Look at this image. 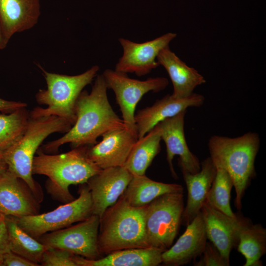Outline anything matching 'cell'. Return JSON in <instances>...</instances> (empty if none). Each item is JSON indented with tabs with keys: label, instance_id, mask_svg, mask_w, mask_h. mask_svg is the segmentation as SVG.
Here are the masks:
<instances>
[{
	"label": "cell",
	"instance_id": "6da1fadb",
	"mask_svg": "<svg viewBox=\"0 0 266 266\" xmlns=\"http://www.w3.org/2000/svg\"><path fill=\"white\" fill-rule=\"evenodd\" d=\"M90 93L84 90L75 105L76 121L65 135L43 146L42 152H56L69 143L73 148L93 145L103 133L116 129L127 127L114 111L108 99V89L103 76L97 75Z\"/></svg>",
	"mask_w": 266,
	"mask_h": 266
},
{
	"label": "cell",
	"instance_id": "7a4b0ae2",
	"mask_svg": "<svg viewBox=\"0 0 266 266\" xmlns=\"http://www.w3.org/2000/svg\"><path fill=\"white\" fill-rule=\"evenodd\" d=\"M89 146L74 147L66 153L57 155L40 150L33 158V174L48 177L47 190L53 197L64 203L71 201L74 199L69 187L86 183L101 170L88 157Z\"/></svg>",
	"mask_w": 266,
	"mask_h": 266
},
{
	"label": "cell",
	"instance_id": "3957f363",
	"mask_svg": "<svg viewBox=\"0 0 266 266\" xmlns=\"http://www.w3.org/2000/svg\"><path fill=\"white\" fill-rule=\"evenodd\" d=\"M260 146L258 134L248 132L236 137L214 135L209 139L210 157L216 166L230 176L235 192V206L242 207V199L255 177V161Z\"/></svg>",
	"mask_w": 266,
	"mask_h": 266
},
{
	"label": "cell",
	"instance_id": "277c9868",
	"mask_svg": "<svg viewBox=\"0 0 266 266\" xmlns=\"http://www.w3.org/2000/svg\"><path fill=\"white\" fill-rule=\"evenodd\" d=\"M72 126L66 119L56 116L30 117L21 139L1 155L7 170L27 184L39 203L43 200V193L40 186L33 177L34 154L47 136L55 133H66Z\"/></svg>",
	"mask_w": 266,
	"mask_h": 266
},
{
	"label": "cell",
	"instance_id": "5b68a950",
	"mask_svg": "<svg viewBox=\"0 0 266 266\" xmlns=\"http://www.w3.org/2000/svg\"><path fill=\"white\" fill-rule=\"evenodd\" d=\"M145 206H132L121 196L106 209L100 217L98 238L101 255L123 249L149 247L144 228Z\"/></svg>",
	"mask_w": 266,
	"mask_h": 266
},
{
	"label": "cell",
	"instance_id": "8992f818",
	"mask_svg": "<svg viewBox=\"0 0 266 266\" xmlns=\"http://www.w3.org/2000/svg\"><path fill=\"white\" fill-rule=\"evenodd\" d=\"M40 68L47 84L46 89H40L35 99L39 104L46 107H36L29 113L37 118L56 116L69 121L72 125L76 121L75 105L83 89L97 75L99 67L95 65L85 72L76 75L49 72Z\"/></svg>",
	"mask_w": 266,
	"mask_h": 266
},
{
	"label": "cell",
	"instance_id": "52a82bcc",
	"mask_svg": "<svg viewBox=\"0 0 266 266\" xmlns=\"http://www.w3.org/2000/svg\"><path fill=\"white\" fill-rule=\"evenodd\" d=\"M184 208L183 192L162 195L145 206L144 228L149 247L165 251L172 246Z\"/></svg>",
	"mask_w": 266,
	"mask_h": 266
},
{
	"label": "cell",
	"instance_id": "ba28073f",
	"mask_svg": "<svg viewBox=\"0 0 266 266\" xmlns=\"http://www.w3.org/2000/svg\"><path fill=\"white\" fill-rule=\"evenodd\" d=\"M77 199L65 203L52 211L20 217H12L18 226L33 238L81 222L93 214L92 202L86 183L80 184Z\"/></svg>",
	"mask_w": 266,
	"mask_h": 266
},
{
	"label": "cell",
	"instance_id": "9c48e42d",
	"mask_svg": "<svg viewBox=\"0 0 266 266\" xmlns=\"http://www.w3.org/2000/svg\"><path fill=\"white\" fill-rule=\"evenodd\" d=\"M102 75L107 88L115 93L125 125L135 131L134 115L138 102L146 93L159 92L168 84V80L165 77H150L142 81L131 78L126 73L111 69H105Z\"/></svg>",
	"mask_w": 266,
	"mask_h": 266
},
{
	"label": "cell",
	"instance_id": "30bf717a",
	"mask_svg": "<svg viewBox=\"0 0 266 266\" xmlns=\"http://www.w3.org/2000/svg\"><path fill=\"white\" fill-rule=\"evenodd\" d=\"M100 217L92 214L76 225L47 233L38 240L46 248H58L90 260L101 257L98 238Z\"/></svg>",
	"mask_w": 266,
	"mask_h": 266
},
{
	"label": "cell",
	"instance_id": "8fae6325",
	"mask_svg": "<svg viewBox=\"0 0 266 266\" xmlns=\"http://www.w3.org/2000/svg\"><path fill=\"white\" fill-rule=\"evenodd\" d=\"M175 33H168L153 40L136 43L120 38L123 54L116 64L115 70L123 73H133L138 76L149 73L160 65L157 61L159 53L168 47Z\"/></svg>",
	"mask_w": 266,
	"mask_h": 266
},
{
	"label": "cell",
	"instance_id": "7c38bea8",
	"mask_svg": "<svg viewBox=\"0 0 266 266\" xmlns=\"http://www.w3.org/2000/svg\"><path fill=\"white\" fill-rule=\"evenodd\" d=\"M186 110L159 123L162 140L166 146V160L172 176L177 178L172 161L179 156L178 164L182 172L196 173L200 169L198 158L190 150L184 133V120Z\"/></svg>",
	"mask_w": 266,
	"mask_h": 266
},
{
	"label": "cell",
	"instance_id": "4fadbf2b",
	"mask_svg": "<svg viewBox=\"0 0 266 266\" xmlns=\"http://www.w3.org/2000/svg\"><path fill=\"white\" fill-rule=\"evenodd\" d=\"M101 136L100 142L88 146V157L101 169L124 166L138 139L137 131L124 127L109 131Z\"/></svg>",
	"mask_w": 266,
	"mask_h": 266
},
{
	"label": "cell",
	"instance_id": "5bb4252c",
	"mask_svg": "<svg viewBox=\"0 0 266 266\" xmlns=\"http://www.w3.org/2000/svg\"><path fill=\"white\" fill-rule=\"evenodd\" d=\"M124 166L101 169L86 183L91 196L93 214L100 217L106 209L116 202L133 177Z\"/></svg>",
	"mask_w": 266,
	"mask_h": 266
},
{
	"label": "cell",
	"instance_id": "9a60e30c",
	"mask_svg": "<svg viewBox=\"0 0 266 266\" xmlns=\"http://www.w3.org/2000/svg\"><path fill=\"white\" fill-rule=\"evenodd\" d=\"M39 203L23 180L7 169L0 174V213L15 217L35 215Z\"/></svg>",
	"mask_w": 266,
	"mask_h": 266
},
{
	"label": "cell",
	"instance_id": "2e32d148",
	"mask_svg": "<svg viewBox=\"0 0 266 266\" xmlns=\"http://www.w3.org/2000/svg\"><path fill=\"white\" fill-rule=\"evenodd\" d=\"M204 101L203 95L193 93L185 98L167 95L151 106L137 111L134 121L138 139L144 136L159 123L191 107H200Z\"/></svg>",
	"mask_w": 266,
	"mask_h": 266
},
{
	"label": "cell",
	"instance_id": "e0dca14e",
	"mask_svg": "<svg viewBox=\"0 0 266 266\" xmlns=\"http://www.w3.org/2000/svg\"><path fill=\"white\" fill-rule=\"evenodd\" d=\"M186 227L175 243L163 252L162 263L165 265H185L202 253L207 238L201 211Z\"/></svg>",
	"mask_w": 266,
	"mask_h": 266
},
{
	"label": "cell",
	"instance_id": "ac0fdd59",
	"mask_svg": "<svg viewBox=\"0 0 266 266\" xmlns=\"http://www.w3.org/2000/svg\"><path fill=\"white\" fill-rule=\"evenodd\" d=\"M207 238L230 261L232 250L236 247L238 216L232 218L212 206L206 201L201 209Z\"/></svg>",
	"mask_w": 266,
	"mask_h": 266
},
{
	"label": "cell",
	"instance_id": "d6986e66",
	"mask_svg": "<svg viewBox=\"0 0 266 266\" xmlns=\"http://www.w3.org/2000/svg\"><path fill=\"white\" fill-rule=\"evenodd\" d=\"M40 15V0H0V26L7 42L16 33L33 28Z\"/></svg>",
	"mask_w": 266,
	"mask_h": 266
},
{
	"label": "cell",
	"instance_id": "ffe728a7",
	"mask_svg": "<svg viewBox=\"0 0 266 266\" xmlns=\"http://www.w3.org/2000/svg\"><path fill=\"white\" fill-rule=\"evenodd\" d=\"M188 195L181 223L189 224L201 211L216 173V167L210 157L200 163V169L196 173L182 172Z\"/></svg>",
	"mask_w": 266,
	"mask_h": 266
},
{
	"label": "cell",
	"instance_id": "44dd1931",
	"mask_svg": "<svg viewBox=\"0 0 266 266\" xmlns=\"http://www.w3.org/2000/svg\"><path fill=\"white\" fill-rule=\"evenodd\" d=\"M157 61L166 70L173 85L171 94L176 98H185L191 95L194 89L205 83L204 77L196 69L189 66L169 46L158 54Z\"/></svg>",
	"mask_w": 266,
	"mask_h": 266
},
{
	"label": "cell",
	"instance_id": "7402d4cb",
	"mask_svg": "<svg viewBox=\"0 0 266 266\" xmlns=\"http://www.w3.org/2000/svg\"><path fill=\"white\" fill-rule=\"evenodd\" d=\"M162 249L153 248H131L115 251L96 260L74 255L77 266H157L162 263Z\"/></svg>",
	"mask_w": 266,
	"mask_h": 266
},
{
	"label": "cell",
	"instance_id": "603a6c76",
	"mask_svg": "<svg viewBox=\"0 0 266 266\" xmlns=\"http://www.w3.org/2000/svg\"><path fill=\"white\" fill-rule=\"evenodd\" d=\"M237 251L245 259L244 266H261L260 259L266 252V229L238 216Z\"/></svg>",
	"mask_w": 266,
	"mask_h": 266
},
{
	"label": "cell",
	"instance_id": "cb8c5ba5",
	"mask_svg": "<svg viewBox=\"0 0 266 266\" xmlns=\"http://www.w3.org/2000/svg\"><path fill=\"white\" fill-rule=\"evenodd\" d=\"M183 192V187L174 183H165L153 180L144 175H133L123 198L133 207L144 206L162 195Z\"/></svg>",
	"mask_w": 266,
	"mask_h": 266
},
{
	"label": "cell",
	"instance_id": "d4e9b609",
	"mask_svg": "<svg viewBox=\"0 0 266 266\" xmlns=\"http://www.w3.org/2000/svg\"><path fill=\"white\" fill-rule=\"evenodd\" d=\"M160 129L157 125L133 145L124 166L133 175L145 174L147 168L161 150Z\"/></svg>",
	"mask_w": 266,
	"mask_h": 266
},
{
	"label": "cell",
	"instance_id": "484cf974",
	"mask_svg": "<svg viewBox=\"0 0 266 266\" xmlns=\"http://www.w3.org/2000/svg\"><path fill=\"white\" fill-rule=\"evenodd\" d=\"M5 220L10 251L40 264L46 247L21 228L12 217L6 216Z\"/></svg>",
	"mask_w": 266,
	"mask_h": 266
},
{
	"label": "cell",
	"instance_id": "4316f807",
	"mask_svg": "<svg viewBox=\"0 0 266 266\" xmlns=\"http://www.w3.org/2000/svg\"><path fill=\"white\" fill-rule=\"evenodd\" d=\"M29 117L26 107L9 113H0V157L21 139Z\"/></svg>",
	"mask_w": 266,
	"mask_h": 266
},
{
	"label": "cell",
	"instance_id": "83f0119b",
	"mask_svg": "<svg viewBox=\"0 0 266 266\" xmlns=\"http://www.w3.org/2000/svg\"><path fill=\"white\" fill-rule=\"evenodd\" d=\"M216 167V173L206 201L225 215L235 218L236 215L232 211L230 204L231 192L233 187V181L224 168L220 166Z\"/></svg>",
	"mask_w": 266,
	"mask_h": 266
},
{
	"label": "cell",
	"instance_id": "f1b7e54d",
	"mask_svg": "<svg viewBox=\"0 0 266 266\" xmlns=\"http://www.w3.org/2000/svg\"><path fill=\"white\" fill-rule=\"evenodd\" d=\"M74 254L58 248H46L43 252L40 264L43 266H77Z\"/></svg>",
	"mask_w": 266,
	"mask_h": 266
},
{
	"label": "cell",
	"instance_id": "f546056e",
	"mask_svg": "<svg viewBox=\"0 0 266 266\" xmlns=\"http://www.w3.org/2000/svg\"><path fill=\"white\" fill-rule=\"evenodd\" d=\"M200 258L194 263L195 266H229L230 261L226 259L210 241L206 242Z\"/></svg>",
	"mask_w": 266,
	"mask_h": 266
},
{
	"label": "cell",
	"instance_id": "4dcf8cb0",
	"mask_svg": "<svg viewBox=\"0 0 266 266\" xmlns=\"http://www.w3.org/2000/svg\"><path fill=\"white\" fill-rule=\"evenodd\" d=\"M0 266H38L39 264L32 262L10 251L0 258Z\"/></svg>",
	"mask_w": 266,
	"mask_h": 266
},
{
	"label": "cell",
	"instance_id": "1f68e13d",
	"mask_svg": "<svg viewBox=\"0 0 266 266\" xmlns=\"http://www.w3.org/2000/svg\"><path fill=\"white\" fill-rule=\"evenodd\" d=\"M5 218V216L0 213V258L10 251Z\"/></svg>",
	"mask_w": 266,
	"mask_h": 266
},
{
	"label": "cell",
	"instance_id": "d6a6232c",
	"mask_svg": "<svg viewBox=\"0 0 266 266\" xmlns=\"http://www.w3.org/2000/svg\"><path fill=\"white\" fill-rule=\"evenodd\" d=\"M27 106L25 102L7 100L0 98V112L9 113L17 109L26 107Z\"/></svg>",
	"mask_w": 266,
	"mask_h": 266
},
{
	"label": "cell",
	"instance_id": "836d02e7",
	"mask_svg": "<svg viewBox=\"0 0 266 266\" xmlns=\"http://www.w3.org/2000/svg\"><path fill=\"white\" fill-rule=\"evenodd\" d=\"M7 43L8 42L6 41L3 36L0 26V50L5 48Z\"/></svg>",
	"mask_w": 266,
	"mask_h": 266
},
{
	"label": "cell",
	"instance_id": "e575fe53",
	"mask_svg": "<svg viewBox=\"0 0 266 266\" xmlns=\"http://www.w3.org/2000/svg\"><path fill=\"white\" fill-rule=\"evenodd\" d=\"M7 169L6 164L3 159L0 157V174L5 171Z\"/></svg>",
	"mask_w": 266,
	"mask_h": 266
}]
</instances>
